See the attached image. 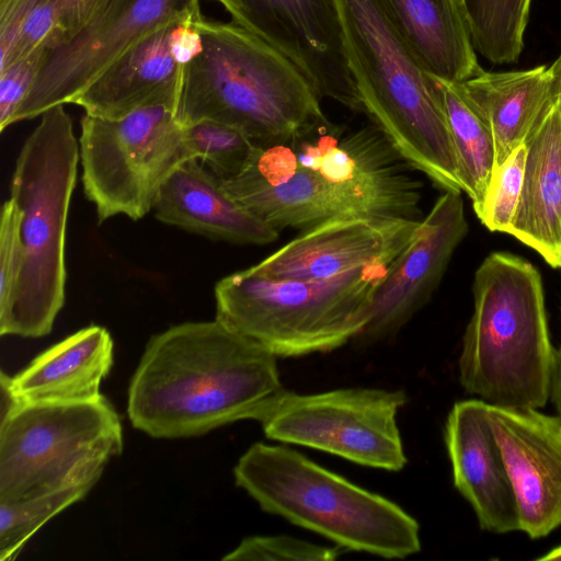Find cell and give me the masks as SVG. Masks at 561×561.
<instances>
[{"mask_svg": "<svg viewBox=\"0 0 561 561\" xmlns=\"http://www.w3.org/2000/svg\"><path fill=\"white\" fill-rule=\"evenodd\" d=\"M460 83L492 128L494 169L527 140L559 100L557 81L546 66L508 72L483 71Z\"/></svg>", "mask_w": 561, "mask_h": 561, "instance_id": "cell-23", "label": "cell"}, {"mask_svg": "<svg viewBox=\"0 0 561 561\" xmlns=\"http://www.w3.org/2000/svg\"><path fill=\"white\" fill-rule=\"evenodd\" d=\"M519 202L507 233L561 267V110L559 100L525 141Z\"/></svg>", "mask_w": 561, "mask_h": 561, "instance_id": "cell-21", "label": "cell"}, {"mask_svg": "<svg viewBox=\"0 0 561 561\" xmlns=\"http://www.w3.org/2000/svg\"><path fill=\"white\" fill-rule=\"evenodd\" d=\"M232 22L273 45L307 77L319 96L364 113L351 75L333 0H214Z\"/></svg>", "mask_w": 561, "mask_h": 561, "instance_id": "cell-13", "label": "cell"}, {"mask_svg": "<svg viewBox=\"0 0 561 561\" xmlns=\"http://www.w3.org/2000/svg\"><path fill=\"white\" fill-rule=\"evenodd\" d=\"M113 365V340L100 325L83 328L36 356L9 377L20 403L85 402L100 398Z\"/></svg>", "mask_w": 561, "mask_h": 561, "instance_id": "cell-20", "label": "cell"}, {"mask_svg": "<svg viewBox=\"0 0 561 561\" xmlns=\"http://www.w3.org/2000/svg\"><path fill=\"white\" fill-rule=\"evenodd\" d=\"M390 266L313 280L275 278L250 266L216 284L215 319L276 357L331 352L365 328Z\"/></svg>", "mask_w": 561, "mask_h": 561, "instance_id": "cell-8", "label": "cell"}, {"mask_svg": "<svg viewBox=\"0 0 561 561\" xmlns=\"http://www.w3.org/2000/svg\"><path fill=\"white\" fill-rule=\"evenodd\" d=\"M405 403L400 390L344 388L312 394L284 390L257 421L270 439L400 471L408 459L397 415Z\"/></svg>", "mask_w": 561, "mask_h": 561, "instance_id": "cell-11", "label": "cell"}, {"mask_svg": "<svg viewBox=\"0 0 561 561\" xmlns=\"http://www.w3.org/2000/svg\"><path fill=\"white\" fill-rule=\"evenodd\" d=\"M538 560L542 561H557L561 560V546H558L551 550H549L545 556L538 558Z\"/></svg>", "mask_w": 561, "mask_h": 561, "instance_id": "cell-36", "label": "cell"}, {"mask_svg": "<svg viewBox=\"0 0 561 561\" xmlns=\"http://www.w3.org/2000/svg\"><path fill=\"white\" fill-rule=\"evenodd\" d=\"M444 440L454 486L471 505L481 529L519 530L517 505L501 448L481 399L456 402L448 413Z\"/></svg>", "mask_w": 561, "mask_h": 561, "instance_id": "cell-18", "label": "cell"}, {"mask_svg": "<svg viewBox=\"0 0 561 561\" xmlns=\"http://www.w3.org/2000/svg\"><path fill=\"white\" fill-rule=\"evenodd\" d=\"M92 484H79L19 502H0V560L14 559L49 519L81 501Z\"/></svg>", "mask_w": 561, "mask_h": 561, "instance_id": "cell-26", "label": "cell"}, {"mask_svg": "<svg viewBox=\"0 0 561 561\" xmlns=\"http://www.w3.org/2000/svg\"><path fill=\"white\" fill-rule=\"evenodd\" d=\"M198 16L199 0H110L75 37L47 50L14 123L72 103L139 39L172 22Z\"/></svg>", "mask_w": 561, "mask_h": 561, "instance_id": "cell-12", "label": "cell"}, {"mask_svg": "<svg viewBox=\"0 0 561 561\" xmlns=\"http://www.w3.org/2000/svg\"><path fill=\"white\" fill-rule=\"evenodd\" d=\"M20 220L18 206L11 198L7 199L0 224V316L13 301L23 265Z\"/></svg>", "mask_w": 561, "mask_h": 561, "instance_id": "cell-31", "label": "cell"}, {"mask_svg": "<svg viewBox=\"0 0 561 561\" xmlns=\"http://www.w3.org/2000/svg\"><path fill=\"white\" fill-rule=\"evenodd\" d=\"M364 114L443 191L462 192L439 80L419 62L380 0H333Z\"/></svg>", "mask_w": 561, "mask_h": 561, "instance_id": "cell-4", "label": "cell"}, {"mask_svg": "<svg viewBox=\"0 0 561 561\" xmlns=\"http://www.w3.org/2000/svg\"><path fill=\"white\" fill-rule=\"evenodd\" d=\"M421 221L381 216L329 219L304 229L251 267L275 278L313 280L370 266H390L413 242Z\"/></svg>", "mask_w": 561, "mask_h": 561, "instance_id": "cell-14", "label": "cell"}, {"mask_svg": "<svg viewBox=\"0 0 561 561\" xmlns=\"http://www.w3.org/2000/svg\"><path fill=\"white\" fill-rule=\"evenodd\" d=\"M517 505L519 530L531 539L561 526V420L538 409L489 404Z\"/></svg>", "mask_w": 561, "mask_h": 561, "instance_id": "cell-17", "label": "cell"}, {"mask_svg": "<svg viewBox=\"0 0 561 561\" xmlns=\"http://www.w3.org/2000/svg\"><path fill=\"white\" fill-rule=\"evenodd\" d=\"M123 450L110 401L19 403L0 419V502L92 484Z\"/></svg>", "mask_w": 561, "mask_h": 561, "instance_id": "cell-9", "label": "cell"}, {"mask_svg": "<svg viewBox=\"0 0 561 561\" xmlns=\"http://www.w3.org/2000/svg\"><path fill=\"white\" fill-rule=\"evenodd\" d=\"M526 142L518 146L496 169L489 182L477 216L491 231L506 232L514 218L523 187Z\"/></svg>", "mask_w": 561, "mask_h": 561, "instance_id": "cell-29", "label": "cell"}, {"mask_svg": "<svg viewBox=\"0 0 561 561\" xmlns=\"http://www.w3.org/2000/svg\"><path fill=\"white\" fill-rule=\"evenodd\" d=\"M343 551L287 535L250 536L244 538L224 561H331Z\"/></svg>", "mask_w": 561, "mask_h": 561, "instance_id": "cell-30", "label": "cell"}, {"mask_svg": "<svg viewBox=\"0 0 561 561\" xmlns=\"http://www.w3.org/2000/svg\"><path fill=\"white\" fill-rule=\"evenodd\" d=\"M201 46L182 66L175 118L232 126L268 146L302 136L328 118L321 98L282 51L234 22L196 20Z\"/></svg>", "mask_w": 561, "mask_h": 561, "instance_id": "cell-3", "label": "cell"}, {"mask_svg": "<svg viewBox=\"0 0 561 561\" xmlns=\"http://www.w3.org/2000/svg\"><path fill=\"white\" fill-rule=\"evenodd\" d=\"M276 356L218 320L153 335L128 388L133 426L156 438L257 421L282 387Z\"/></svg>", "mask_w": 561, "mask_h": 561, "instance_id": "cell-2", "label": "cell"}, {"mask_svg": "<svg viewBox=\"0 0 561 561\" xmlns=\"http://www.w3.org/2000/svg\"><path fill=\"white\" fill-rule=\"evenodd\" d=\"M473 312L459 356V381L491 405L540 409L549 400L553 348L541 275L507 252L474 273Z\"/></svg>", "mask_w": 561, "mask_h": 561, "instance_id": "cell-5", "label": "cell"}, {"mask_svg": "<svg viewBox=\"0 0 561 561\" xmlns=\"http://www.w3.org/2000/svg\"><path fill=\"white\" fill-rule=\"evenodd\" d=\"M153 210L160 221L240 244H268L278 232L232 198L201 160L181 163L160 187Z\"/></svg>", "mask_w": 561, "mask_h": 561, "instance_id": "cell-19", "label": "cell"}, {"mask_svg": "<svg viewBox=\"0 0 561 561\" xmlns=\"http://www.w3.org/2000/svg\"><path fill=\"white\" fill-rule=\"evenodd\" d=\"M198 18L172 22L139 39L72 103L111 119L156 105L175 111L182 66L201 46Z\"/></svg>", "mask_w": 561, "mask_h": 561, "instance_id": "cell-16", "label": "cell"}, {"mask_svg": "<svg viewBox=\"0 0 561 561\" xmlns=\"http://www.w3.org/2000/svg\"><path fill=\"white\" fill-rule=\"evenodd\" d=\"M47 49L38 47L0 70V130L14 123V117L31 92L45 61Z\"/></svg>", "mask_w": 561, "mask_h": 561, "instance_id": "cell-32", "label": "cell"}, {"mask_svg": "<svg viewBox=\"0 0 561 561\" xmlns=\"http://www.w3.org/2000/svg\"><path fill=\"white\" fill-rule=\"evenodd\" d=\"M423 68L434 78L465 82L483 72L460 0H380Z\"/></svg>", "mask_w": 561, "mask_h": 561, "instance_id": "cell-22", "label": "cell"}, {"mask_svg": "<svg viewBox=\"0 0 561 561\" xmlns=\"http://www.w3.org/2000/svg\"><path fill=\"white\" fill-rule=\"evenodd\" d=\"M462 191L480 210L495 164L492 128L461 83L439 80Z\"/></svg>", "mask_w": 561, "mask_h": 561, "instance_id": "cell-24", "label": "cell"}, {"mask_svg": "<svg viewBox=\"0 0 561 561\" xmlns=\"http://www.w3.org/2000/svg\"><path fill=\"white\" fill-rule=\"evenodd\" d=\"M79 148L83 191L100 224L118 215L142 218L170 174L194 158L184 127L164 105L115 119L84 114Z\"/></svg>", "mask_w": 561, "mask_h": 561, "instance_id": "cell-10", "label": "cell"}, {"mask_svg": "<svg viewBox=\"0 0 561 561\" xmlns=\"http://www.w3.org/2000/svg\"><path fill=\"white\" fill-rule=\"evenodd\" d=\"M474 49L495 65L514 64L524 48L531 0H460Z\"/></svg>", "mask_w": 561, "mask_h": 561, "instance_id": "cell-25", "label": "cell"}, {"mask_svg": "<svg viewBox=\"0 0 561 561\" xmlns=\"http://www.w3.org/2000/svg\"><path fill=\"white\" fill-rule=\"evenodd\" d=\"M233 477L262 511L343 550L386 559L421 550L419 523L403 508L288 447L253 444L239 458Z\"/></svg>", "mask_w": 561, "mask_h": 561, "instance_id": "cell-7", "label": "cell"}, {"mask_svg": "<svg viewBox=\"0 0 561 561\" xmlns=\"http://www.w3.org/2000/svg\"><path fill=\"white\" fill-rule=\"evenodd\" d=\"M549 399L553 403L557 415L561 420V343L554 352L550 377Z\"/></svg>", "mask_w": 561, "mask_h": 561, "instance_id": "cell-34", "label": "cell"}, {"mask_svg": "<svg viewBox=\"0 0 561 561\" xmlns=\"http://www.w3.org/2000/svg\"><path fill=\"white\" fill-rule=\"evenodd\" d=\"M110 0H45L26 24L13 62L42 47L47 50L75 37ZM11 65V64H10Z\"/></svg>", "mask_w": 561, "mask_h": 561, "instance_id": "cell-27", "label": "cell"}, {"mask_svg": "<svg viewBox=\"0 0 561 561\" xmlns=\"http://www.w3.org/2000/svg\"><path fill=\"white\" fill-rule=\"evenodd\" d=\"M467 231L461 193L444 191L413 242L390 266L375 294L369 320L353 341L373 345L397 334L427 304Z\"/></svg>", "mask_w": 561, "mask_h": 561, "instance_id": "cell-15", "label": "cell"}, {"mask_svg": "<svg viewBox=\"0 0 561 561\" xmlns=\"http://www.w3.org/2000/svg\"><path fill=\"white\" fill-rule=\"evenodd\" d=\"M385 134L329 119L288 142L260 146L222 188L277 231L345 216L421 220L422 183Z\"/></svg>", "mask_w": 561, "mask_h": 561, "instance_id": "cell-1", "label": "cell"}, {"mask_svg": "<svg viewBox=\"0 0 561 561\" xmlns=\"http://www.w3.org/2000/svg\"><path fill=\"white\" fill-rule=\"evenodd\" d=\"M558 84L559 104L561 110V51L554 62L549 67Z\"/></svg>", "mask_w": 561, "mask_h": 561, "instance_id": "cell-35", "label": "cell"}, {"mask_svg": "<svg viewBox=\"0 0 561 561\" xmlns=\"http://www.w3.org/2000/svg\"><path fill=\"white\" fill-rule=\"evenodd\" d=\"M184 135L193 157L219 179L241 171L255 146L241 130L210 119L185 126Z\"/></svg>", "mask_w": 561, "mask_h": 561, "instance_id": "cell-28", "label": "cell"}, {"mask_svg": "<svg viewBox=\"0 0 561 561\" xmlns=\"http://www.w3.org/2000/svg\"><path fill=\"white\" fill-rule=\"evenodd\" d=\"M79 141L64 105L48 108L18 156L10 198L21 214L23 265L1 335H47L65 304V243Z\"/></svg>", "mask_w": 561, "mask_h": 561, "instance_id": "cell-6", "label": "cell"}, {"mask_svg": "<svg viewBox=\"0 0 561 561\" xmlns=\"http://www.w3.org/2000/svg\"><path fill=\"white\" fill-rule=\"evenodd\" d=\"M45 0H0V70L13 62L27 22Z\"/></svg>", "mask_w": 561, "mask_h": 561, "instance_id": "cell-33", "label": "cell"}]
</instances>
